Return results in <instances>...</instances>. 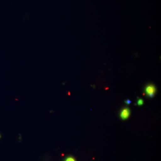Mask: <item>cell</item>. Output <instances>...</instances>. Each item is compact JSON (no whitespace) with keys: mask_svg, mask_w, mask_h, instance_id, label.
Segmentation results:
<instances>
[{"mask_svg":"<svg viewBox=\"0 0 161 161\" xmlns=\"http://www.w3.org/2000/svg\"><path fill=\"white\" fill-rule=\"evenodd\" d=\"M144 103L143 100L142 99H139L137 101V105L139 106L142 105Z\"/></svg>","mask_w":161,"mask_h":161,"instance_id":"4","label":"cell"},{"mask_svg":"<svg viewBox=\"0 0 161 161\" xmlns=\"http://www.w3.org/2000/svg\"><path fill=\"white\" fill-rule=\"evenodd\" d=\"M125 103L127 104H130V103H131V101H130V100H128L126 101Z\"/></svg>","mask_w":161,"mask_h":161,"instance_id":"5","label":"cell"},{"mask_svg":"<svg viewBox=\"0 0 161 161\" xmlns=\"http://www.w3.org/2000/svg\"><path fill=\"white\" fill-rule=\"evenodd\" d=\"M130 115V110L129 108H125L122 110L120 113V118L123 120H125L129 118Z\"/></svg>","mask_w":161,"mask_h":161,"instance_id":"2","label":"cell"},{"mask_svg":"<svg viewBox=\"0 0 161 161\" xmlns=\"http://www.w3.org/2000/svg\"><path fill=\"white\" fill-rule=\"evenodd\" d=\"M156 92V88L153 85H149L146 86V88H145V93H146V95L148 97H151V98L154 96Z\"/></svg>","mask_w":161,"mask_h":161,"instance_id":"1","label":"cell"},{"mask_svg":"<svg viewBox=\"0 0 161 161\" xmlns=\"http://www.w3.org/2000/svg\"><path fill=\"white\" fill-rule=\"evenodd\" d=\"M64 161H76V159L74 157L71 156L68 157L66 158H65Z\"/></svg>","mask_w":161,"mask_h":161,"instance_id":"3","label":"cell"}]
</instances>
